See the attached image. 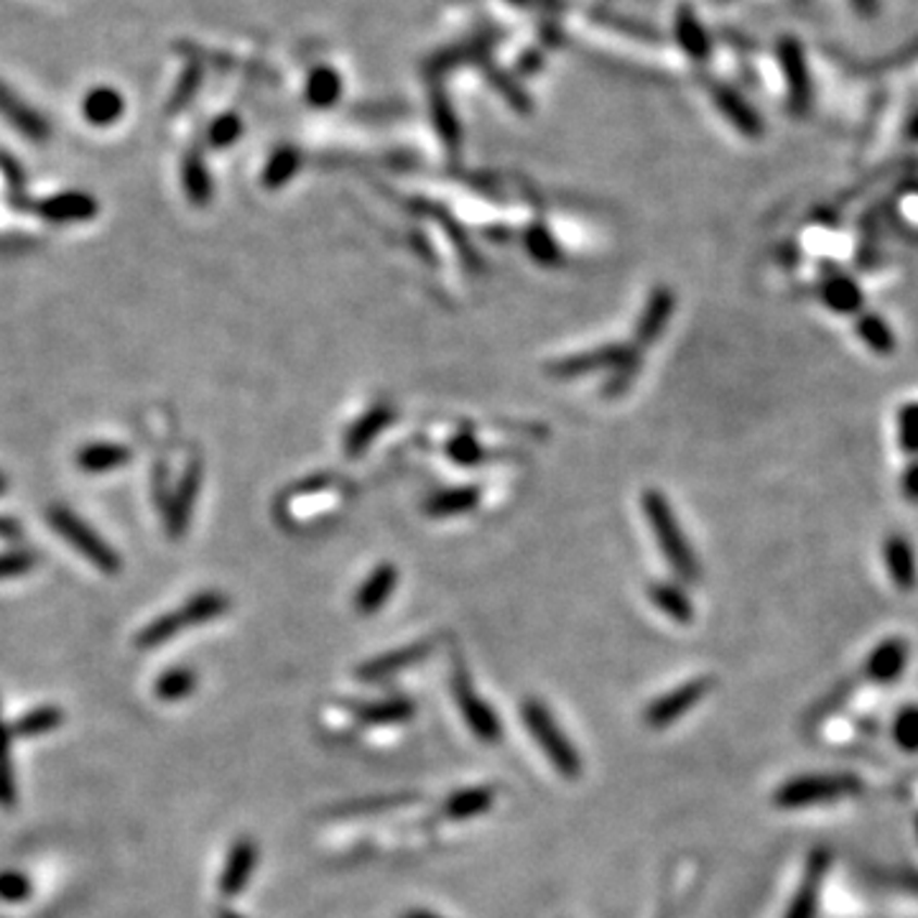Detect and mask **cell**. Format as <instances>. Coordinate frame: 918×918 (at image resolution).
Masks as SVG:
<instances>
[{"label": "cell", "instance_id": "cell-30", "mask_svg": "<svg viewBox=\"0 0 918 918\" xmlns=\"http://www.w3.org/2000/svg\"><path fill=\"white\" fill-rule=\"evenodd\" d=\"M825 299L832 310L844 312V314L860 310V304H863L860 289H857L852 281H847V278H832V281L825 286Z\"/></svg>", "mask_w": 918, "mask_h": 918}, {"label": "cell", "instance_id": "cell-24", "mask_svg": "<svg viewBox=\"0 0 918 918\" xmlns=\"http://www.w3.org/2000/svg\"><path fill=\"white\" fill-rule=\"evenodd\" d=\"M197 689V674L192 668H168V671L161 674L153 684V694H156L159 702H181L187 700Z\"/></svg>", "mask_w": 918, "mask_h": 918}, {"label": "cell", "instance_id": "cell-12", "mask_svg": "<svg viewBox=\"0 0 918 918\" xmlns=\"http://www.w3.org/2000/svg\"><path fill=\"white\" fill-rule=\"evenodd\" d=\"M98 210L100 208H98V202H95V197L85 192L56 194L34 204L36 215H41L43 219H49V223H56V225L85 223V219H92L95 215H98Z\"/></svg>", "mask_w": 918, "mask_h": 918}, {"label": "cell", "instance_id": "cell-43", "mask_svg": "<svg viewBox=\"0 0 918 918\" xmlns=\"http://www.w3.org/2000/svg\"><path fill=\"white\" fill-rule=\"evenodd\" d=\"M903 488H906V495L910 501H918V465L908 469V475L903 477Z\"/></svg>", "mask_w": 918, "mask_h": 918}, {"label": "cell", "instance_id": "cell-40", "mask_svg": "<svg viewBox=\"0 0 918 918\" xmlns=\"http://www.w3.org/2000/svg\"><path fill=\"white\" fill-rule=\"evenodd\" d=\"M414 802V796H395V798H378V802H360V804H344L342 814H352V812H373V809H388V806H401V804H408Z\"/></svg>", "mask_w": 918, "mask_h": 918}, {"label": "cell", "instance_id": "cell-5", "mask_svg": "<svg viewBox=\"0 0 918 918\" xmlns=\"http://www.w3.org/2000/svg\"><path fill=\"white\" fill-rule=\"evenodd\" d=\"M49 524L54 526V531L62 536V539H67L72 546H75L79 554H83L90 564H95L100 571H105V575H115V571L121 569V556H117L115 551L110 549L90 526L83 524V520H79L72 511L51 508Z\"/></svg>", "mask_w": 918, "mask_h": 918}, {"label": "cell", "instance_id": "cell-6", "mask_svg": "<svg viewBox=\"0 0 918 918\" xmlns=\"http://www.w3.org/2000/svg\"><path fill=\"white\" fill-rule=\"evenodd\" d=\"M452 692H454V700H457V707L462 712V717H465L469 730L475 732V738L482 740V743H488V745L501 743V738H503L501 719H498L495 709L490 707L488 702H482V696L475 692L473 679H469L467 668L462 664L454 666Z\"/></svg>", "mask_w": 918, "mask_h": 918}, {"label": "cell", "instance_id": "cell-1", "mask_svg": "<svg viewBox=\"0 0 918 918\" xmlns=\"http://www.w3.org/2000/svg\"><path fill=\"white\" fill-rule=\"evenodd\" d=\"M227 609H230V600H227L225 594H219V592L197 594V598L189 600L187 605L176 607L174 613L161 615V618L149 623V626L136 636V649H141V651L159 649V645L174 641L181 630L204 626V623L225 615Z\"/></svg>", "mask_w": 918, "mask_h": 918}, {"label": "cell", "instance_id": "cell-28", "mask_svg": "<svg viewBox=\"0 0 918 918\" xmlns=\"http://www.w3.org/2000/svg\"><path fill=\"white\" fill-rule=\"evenodd\" d=\"M11 725H5L0 715V806L16 804V781H13L11 768Z\"/></svg>", "mask_w": 918, "mask_h": 918}, {"label": "cell", "instance_id": "cell-31", "mask_svg": "<svg viewBox=\"0 0 918 918\" xmlns=\"http://www.w3.org/2000/svg\"><path fill=\"white\" fill-rule=\"evenodd\" d=\"M299 168V153L293 149H281L276 151L274 156H271L266 172H263V184L271 189H278L284 187L286 181L291 179L293 174H297Z\"/></svg>", "mask_w": 918, "mask_h": 918}, {"label": "cell", "instance_id": "cell-2", "mask_svg": "<svg viewBox=\"0 0 918 918\" xmlns=\"http://www.w3.org/2000/svg\"><path fill=\"white\" fill-rule=\"evenodd\" d=\"M520 717H524V725L533 734L541 751L546 753L551 766L559 770L567 781H577L582 776V758H579L577 747L564 738L562 727L556 725L551 712L539 700H526L520 707Z\"/></svg>", "mask_w": 918, "mask_h": 918}, {"label": "cell", "instance_id": "cell-26", "mask_svg": "<svg viewBox=\"0 0 918 918\" xmlns=\"http://www.w3.org/2000/svg\"><path fill=\"white\" fill-rule=\"evenodd\" d=\"M181 176H184V189H187L189 200H192L197 208H204L212 197V179L208 174V166L202 164V159L197 156V153H189V156L184 159Z\"/></svg>", "mask_w": 918, "mask_h": 918}, {"label": "cell", "instance_id": "cell-34", "mask_svg": "<svg viewBox=\"0 0 918 918\" xmlns=\"http://www.w3.org/2000/svg\"><path fill=\"white\" fill-rule=\"evenodd\" d=\"M860 337L865 342L870 344L872 350L876 352H883V355H888V352H893V348H895V337H893V332L891 329H888V325L883 319H878V317H865L863 322H860Z\"/></svg>", "mask_w": 918, "mask_h": 918}, {"label": "cell", "instance_id": "cell-3", "mask_svg": "<svg viewBox=\"0 0 918 918\" xmlns=\"http://www.w3.org/2000/svg\"><path fill=\"white\" fill-rule=\"evenodd\" d=\"M863 791V783L847 774L840 776H804L793 778L776 791L774 804L781 809H806V806L834 804Z\"/></svg>", "mask_w": 918, "mask_h": 918}, {"label": "cell", "instance_id": "cell-46", "mask_svg": "<svg viewBox=\"0 0 918 918\" xmlns=\"http://www.w3.org/2000/svg\"><path fill=\"white\" fill-rule=\"evenodd\" d=\"M215 918H242V916L235 914V910H230V908H219L217 914H215Z\"/></svg>", "mask_w": 918, "mask_h": 918}, {"label": "cell", "instance_id": "cell-17", "mask_svg": "<svg viewBox=\"0 0 918 918\" xmlns=\"http://www.w3.org/2000/svg\"><path fill=\"white\" fill-rule=\"evenodd\" d=\"M83 113L90 126H113L117 117L126 113V100L113 87H95V90L85 95Z\"/></svg>", "mask_w": 918, "mask_h": 918}, {"label": "cell", "instance_id": "cell-8", "mask_svg": "<svg viewBox=\"0 0 918 918\" xmlns=\"http://www.w3.org/2000/svg\"><path fill=\"white\" fill-rule=\"evenodd\" d=\"M255 865H259V844H255L251 837H240L230 847L225 868L219 872V895H223V898H235V895L246 891V885L251 883Z\"/></svg>", "mask_w": 918, "mask_h": 918}, {"label": "cell", "instance_id": "cell-11", "mask_svg": "<svg viewBox=\"0 0 918 918\" xmlns=\"http://www.w3.org/2000/svg\"><path fill=\"white\" fill-rule=\"evenodd\" d=\"M431 649H435V643L422 641V643L406 645V649L386 653V656H378L360 666L357 679L365 681V684H373V681H383L388 677H395V674L403 671V668L416 666L418 661H424L431 653Z\"/></svg>", "mask_w": 918, "mask_h": 918}, {"label": "cell", "instance_id": "cell-29", "mask_svg": "<svg viewBox=\"0 0 918 918\" xmlns=\"http://www.w3.org/2000/svg\"><path fill=\"white\" fill-rule=\"evenodd\" d=\"M477 493L475 488H460V490H450V493H439L429 501L426 505V513H431V516H454V513H465L467 508H473L477 503Z\"/></svg>", "mask_w": 918, "mask_h": 918}, {"label": "cell", "instance_id": "cell-33", "mask_svg": "<svg viewBox=\"0 0 918 918\" xmlns=\"http://www.w3.org/2000/svg\"><path fill=\"white\" fill-rule=\"evenodd\" d=\"M340 95V77L335 75L332 70H317L306 85V98H310L314 105H332Z\"/></svg>", "mask_w": 918, "mask_h": 918}, {"label": "cell", "instance_id": "cell-19", "mask_svg": "<svg viewBox=\"0 0 918 918\" xmlns=\"http://www.w3.org/2000/svg\"><path fill=\"white\" fill-rule=\"evenodd\" d=\"M0 113L5 115V121H9L13 128H18L21 134L32 138V141H43V138L49 136V128H47V123H43V117L36 115L32 108L24 105V102H21L11 90H5L3 85H0Z\"/></svg>", "mask_w": 918, "mask_h": 918}, {"label": "cell", "instance_id": "cell-38", "mask_svg": "<svg viewBox=\"0 0 918 918\" xmlns=\"http://www.w3.org/2000/svg\"><path fill=\"white\" fill-rule=\"evenodd\" d=\"M901 442L906 452H918V403L903 408L901 414Z\"/></svg>", "mask_w": 918, "mask_h": 918}, {"label": "cell", "instance_id": "cell-27", "mask_svg": "<svg viewBox=\"0 0 918 918\" xmlns=\"http://www.w3.org/2000/svg\"><path fill=\"white\" fill-rule=\"evenodd\" d=\"M651 600L661 607V613H666L668 618L677 623H692L694 620V607L692 602L684 598V592L677 590L674 584H651L649 587Z\"/></svg>", "mask_w": 918, "mask_h": 918}, {"label": "cell", "instance_id": "cell-22", "mask_svg": "<svg viewBox=\"0 0 918 918\" xmlns=\"http://www.w3.org/2000/svg\"><path fill=\"white\" fill-rule=\"evenodd\" d=\"M62 725H64V712L59 707H51V704H43V707L26 712L18 722H13L11 734L13 738H39V734H47Z\"/></svg>", "mask_w": 918, "mask_h": 918}, {"label": "cell", "instance_id": "cell-23", "mask_svg": "<svg viewBox=\"0 0 918 918\" xmlns=\"http://www.w3.org/2000/svg\"><path fill=\"white\" fill-rule=\"evenodd\" d=\"M393 418V411L391 406H378L376 411H370V414L360 418V422L352 426L350 437L344 439V454H350V457H357L360 452H363V447L367 442H373L380 429H383L386 422H391Z\"/></svg>", "mask_w": 918, "mask_h": 918}, {"label": "cell", "instance_id": "cell-18", "mask_svg": "<svg viewBox=\"0 0 918 918\" xmlns=\"http://www.w3.org/2000/svg\"><path fill=\"white\" fill-rule=\"evenodd\" d=\"M495 804V791L488 785H473V789H462L452 793L442 806V814L452 821H467L480 817Z\"/></svg>", "mask_w": 918, "mask_h": 918}, {"label": "cell", "instance_id": "cell-20", "mask_svg": "<svg viewBox=\"0 0 918 918\" xmlns=\"http://www.w3.org/2000/svg\"><path fill=\"white\" fill-rule=\"evenodd\" d=\"M885 567L888 571H891V579L895 582V587H901V590H906V592L914 590L918 582L916 556L906 539H901V536H891V539H888Z\"/></svg>", "mask_w": 918, "mask_h": 918}, {"label": "cell", "instance_id": "cell-42", "mask_svg": "<svg viewBox=\"0 0 918 918\" xmlns=\"http://www.w3.org/2000/svg\"><path fill=\"white\" fill-rule=\"evenodd\" d=\"M197 79H200V75H197V70L189 72L187 77H181L179 90H176L174 98H172V110H179L181 105H187L189 95H192L197 90Z\"/></svg>", "mask_w": 918, "mask_h": 918}, {"label": "cell", "instance_id": "cell-45", "mask_svg": "<svg viewBox=\"0 0 918 918\" xmlns=\"http://www.w3.org/2000/svg\"><path fill=\"white\" fill-rule=\"evenodd\" d=\"M401 918H442V916L431 914V910H424V908H414V910H406V914H401Z\"/></svg>", "mask_w": 918, "mask_h": 918}, {"label": "cell", "instance_id": "cell-48", "mask_svg": "<svg viewBox=\"0 0 918 918\" xmlns=\"http://www.w3.org/2000/svg\"><path fill=\"white\" fill-rule=\"evenodd\" d=\"M916 832H918V819H916Z\"/></svg>", "mask_w": 918, "mask_h": 918}, {"label": "cell", "instance_id": "cell-41", "mask_svg": "<svg viewBox=\"0 0 918 918\" xmlns=\"http://www.w3.org/2000/svg\"><path fill=\"white\" fill-rule=\"evenodd\" d=\"M477 450H480V447H477L473 439L462 437L450 447V454L457 462H462V465H473V462L480 460V452H477Z\"/></svg>", "mask_w": 918, "mask_h": 918}, {"label": "cell", "instance_id": "cell-25", "mask_svg": "<svg viewBox=\"0 0 918 918\" xmlns=\"http://www.w3.org/2000/svg\"><path fill=\"white\" fill-rule=\"evenodd\" d=\"M674 310V297L668 291H656L649 301V310L643 312L641 327H638V342H653L656 337L664 332V325L671 317Z\"/></svg>", "mask_w": 918, "mask_h": 918}, {"label": "cell", "instance_id": "cell-35", "mask_svg": "<svg viewBox=\"0 0 918 918\" xmlns=\"http://www.w3.org/2000/svg\"><path fill=\"white\" fill-rule=\"evenodd\" d=\"M34 885L24 872L18 870H3L0 872V901L5 903H21L32 895Z\"/></svg>", "mask_w": 918, "mask_h": 918}, {"label": "cell", "instance_id": "cell-21", "mask_svg": "<svg viewBox=\"0 0 918 918\" xmlns=\"http://www.w3.org/2000/svg\"><path fill=\"white\" fill-rule=\"evenodd\" d=\"M130 462V450L123 444H87L85 450L77 454V465L85 469V473H110V469L123 467Z\"/></svg>", "mask_w": 918, "mask_h": 918}, {"label": "cell", "instance_id": "cell-15", "mask_svg": "<svg viewBox=\"0 0 918 918\" xmlns=\"http://www.w3.org/2000/svg\"><path fill=\"white\" fill-rule=\"evenodd\" d=\"M350 709L365 725H395L414 717L416 704L406 700V696H391V700L350 704Z\"/></svg>", "mask_w": 918, "mask_h": 918}, {"label": "cell", "instance_id": "cell-13", "mask_svg": "<svg viewBox=\"0 0 918 918\" xmlns=\"http://www.w3.org/2000/svg\"><path fill=\"white\" fill-rule=\"evenodd\" d=\"M908 664V643L901 641V638H888L878 645L876 651L870 653L868 664H865V671L872 681L878 684H891V681L901 679L903 668Z\"/></svg>", "mask_w": 918, "mask_h": 918}, {"label": "cell", "instance_id": "cell-32", "mask_svg": "<svg viewBox=\"0 0 918 918\" xmlns=\"http://www.w3.org/2000/svg\"><path fill=\"white\" fill-rule=\"evenodd\" d=\"M893 740L906 753L918 751V704L903 707L893 719Z\"/></svg>", "mask_w": 918, "mask_h": 918}, {"label": "cell", "instance_id": "cell-47", "mask_svg": "<svg viewBox=\"0 0 918 918\" xmlns=\"http://www.w3.org/2000/svg\"><path fill=\"white\" fill-rule=\"evenodd\" d=\"M3 490H5V480H3V477H0V493H3Z\"/></svg>", "mask_w": 918, "mask_h": 918}, {"label": "cell", "instance_id": "cell-14", "mask_svg": "<svg viewBox=\"0 0 918 918\" xmlns=\"http://www.w3.org/2000/svg\"><path fill=\"white\" fill-rule=\"evenodd\" d=\"M395 584H399V571H395L393 564H383V567H378L357 590V598H355L357 613L360 615L378 613V609L388 602V598L393 594Z\"/></svg>", "mask_w": 918, "mask_h": 918}, {"label": "cell", "instance_id": "cell-44", "mask_svg": "<svg viewBox=\"0 0 918 918\" xmlns=\"http://www.w3.org/2000/svg\"><path fill=\"white\" fill-rule=\"evenodd\" d=\"M18 536H21V528L16 520L0 518V539H18Z\"/></svg>", "mask_w": 918, "mask_h": 918}, {"label": "cell", "instance_id": "cell-39", "mask_svg": "<svg viewBox=\"0 0 918 918\" xmlns=\"http://www.w3.org/2000/svg\"><path fill=\"white\" fill-rule=\"evenodd\" d=\"M528 251H531L536 259L549 263V261H556V248H554V240L546 238L543 232H531L528 235Z\"/></svg>", "mask_w": 918, "mask_h": 918}, {"label": "cell", "instance_id": "cell-4", "mask_svg": "<svg viewBox=\"0 0 918 918\" xmlns=\"http://www.w3.org/2000/svg\"><path fill=\"white\" fill-rule=\"evenodd\" d=\"M643 511L649 524L653 526V531H656L661 551H664L668 564L679 571V577L689 579V582L700 577V567H696V559L692 556V551H689L687 539L681 536V528L677 518H674L671 508H668L666 498L656 493V490H649V493L643 495Z\"/></svg>", "mask_w": 918, "mask_h": 918}, {"label": "cell", "instance_id": "cell-37", "mask_svg": "<svg viewBox=\"0 0 918 918\" xmlns=\"http://www.w3.org/2000/svg\"><path fill=\"white\" fill-rule=\"evenodd\" d=\"M242 134V123L238 115H223L217 117L215 123H212L210 128V143L215 146V149H227V146H232L238 141V136Z\"/></svg>", "mask_w": 918, "mask_h": 918}, {"label": "cell", "instance_id": "cell-7", "mask_svg": "<svg viewBox=\"0 0 918 918\" xmlns=\"http://www.w3.org/2000/svg\"><path fill=\"white\" fill-rule=\"evenodd\" d=\"M712 687H715V679H709V677L687 681V684H681L679 689H674V692H668L661 696V700L649 704V709H645V715H643V722L653 727V730H661V727L677 722V719L684 717L694 704H700L704 696L712 692Z\"/></svg>", "mask_w": 918, "mask_h": 918}, {"label": "cell", "instance_id": "cell-9", "mask_svg": "<svg viewBox=\"0 0 918 918\" xmlns=\"http://www.w3.org/2000/svg\"><path fill=\"white\" fill-rule=\"evenodd\" d=\"M827 870H829V855L825 850H814L809 863H806L802 885H798L796 895H793L791 906L785 908L783 918H817L819 895H821V885H825Z\"/></svg>", "mask_w": 918, "mask_h": 918}, {"label": "cell", "instance_id": "cell-36", "mask_svg": "<svg viewBox=\"0 0 918 918\" xmlns=\"http://www.w3.org/2000/svg\"><path fill=\"white\" fill-rule=\"evenodd\" d=\"M39 564V556L32 551H13V554H0V579L24 577Z\"/></svg>", "mask_w": 918, "mask_h": 918}, {"label": "cell", "instance_id": "cell-10", "mask_svg": "<svg viewBox=\"0 0 918 918\" xmlns=\"http://www.w3.org/2000/svg\"><path fill=\"white\" fill-rule=\"evenodd\" d=\"M600 367H613V370H623V367H636V352L630 348H605L600 352H584V355L567 357L562 363L554 365V376L559 378H575L584 376L590 370H600Z\"/></svg>", "mask_w": 918, "mask_h": 918}, {"label": "cell", "instance_id": "cell-16", "mask_svg": "<svg viewBox=\"0 0 918 918\" xmlns=\"http://www.w3.org/2000/svg\"><path fill=\"white\" fill-rule=\"evenodd\" d=\"M200 482H202V469L192 465L187 469V475H184L179 490H176V495L172 501V508H168V513H166L168 533H172L174 539H179V536L187 531V524H189V516H192V505L197 501V490H200Z\"/></svg>", "mask_w": 918, "mask_h": 918}]
</instances>
